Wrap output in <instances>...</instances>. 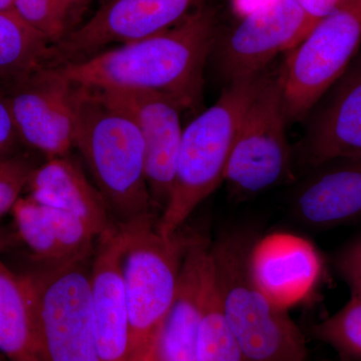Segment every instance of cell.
<instances>
[{"mask_svg": "<svg viewBox=\"0 0 361 361\" xmlns=\"http://www.w3.org/2000/svg\"><path fill=\"white\" fill-rule=\"evenodd\" d=\"M217 35V11L206 2L165 32L58 68L73 85L104 92H155L182 111L197 110Z\"/></svg>", "mask_w": 361, "mask_h": 361, "instance_id": "obj_1", "label": "cell"}, {"mask_svg": "<svg viewBox=\"0 0 361 361\" xmlns=\"http://www.w3.org/2000/svg\"><path fill=\"white\" fill-rule=\"evenodd\" d=\"M75 140L118 224L159 215L146 179V153L134 118L103 90L73 85ZM160 216V215H159Z\"/></svg>", "mask_w": 361, "mask_h": 361, "instance_id": "obj_2", "label": "cell"}, {"mask_svg": "<svg viewBox=\"0 0 361 361\" xmlns=\"http://www.w3.org/2000/svg\"><path fill=\"white\" fill-rule=\"evenodd\" d=\"M255 234L232 230L211 244L214 281L225 322L244 361H306L305 339L288 311L254 283L248 252Z\"/></svg>", "mask_w": 361, "mask_h": 361, "instance_id": "obj_3", "label": "cell"}, {"mask_svg": "<svg viewBox=\"0 0 361 361\" xmlns=\"http://www.w3.org/2000/svg\"><path fill=\"white\" fill-rule=\"evenodd\" d=\"M159 215L118 224L121 269L130 322V361H154L157 341L174 301L183 260L194 233L165 237Z\"/></svg>", "mask_w": 361, "mask_h": 361, "instance_id": "obj_4", "label": "cell"}, {"mask_svg": "<svg viewBox=\"0 0 361 361\" xmlns=\"http://www.w3.org/2000/svg\"><path fill=\"white\" fill-rule=\"evenodd\" d=\"M264 77L263 71L232 80L218 101L183 130L174 185L158 221L163 236L180 231L197 207L224 182L242 116Z\"/></svg>", "mask_w": 361, "mask_h": 361, "instance_id": "obj_5", "label": "cell"}, {"mask_svg": "<svg viewBox=\"0 0 361 361\" xmlns=\"http://www.w3.org/2000/svg\"><path fill=\"white\" fill-rule=\"evenodd\" d=\"M92 259L56 268L37 266L20 274L39 361H99L90 286Z\"/></svg>", "mask_w": 361, "mask_h": 361, "instance_id": "obj_6", "label": "cell"}, {"mask_svg": "<svg viewBox=\"0 0 361 361\" xmlns=\"http://www.w3.org/2000/svg\"><path fill=\"white\" fill-rule=\"evenodd\" d=\"M281 71L265 73L242 116L224 182L239 200L294 179V153L286 135Z\"/></svg>", "mask_w": 361, "mask_h": 361, "instance_id": "obj_7", "label": "cell"}, {"mask_svg": "<svg viewBox=\"0 0 361 361\" xmlns=\"http://www.w3.org/2000/svg\"><path fill=\"white\" fill-rule=\"evenodd\" d=\"M360 45L361 0H343L288 51L281 68L287 121L307 118L343 75Z\"/></svg>", "mask_w": 361, "mask_h": 361, "instance_id": "obj_8", "label": "cell"}, {"mask_svg": "<svg viewBox=\"0 0 361 361\" xmlns=\"http://www.w3.org/2000/svg\"><path fill=\"white\" fill-rule=\"evenodd\" d=\"M207 0H103L94 16L61 44L52 45L54 68L82 61L109 47L165 32Z\"/></svg>", "mask_w": 361, "mask_h": 361, "instance_id": "obj_9", "label": "cell"}, {"mask_svg": "<svg viewBox=\"0 0 361 361\" xmlns=\"http://www.w3.org/2000/svg\"><path fill=\"white\" fill-rule=\"evenodd\" d=\"M306 35V16L297 0H267L240 18L214 49L230 82L263 73L275 56L290 51Z\"/></svg>", "mask_w": 361, "mask_h": 361, "instance_id": "obj_10", "label": "cell"}, {"mask_svg": "<svg viewBox=\"0 0 361 361\" xmlns=\"http://www.w3.org/2000/svg\"><path fill=\"white\" fill-rule=\"evenodd\" d=\"M7 90L21 141L47 160L70 155L75 148L73 85L61 71L47 66Z\"/></svg>", "mask_w": 361, "mask_h": 361, "instance_id": "obj_11", "label": "cell"}, {"mask_svg": "<svg viewBox=\"0 0 361 361\" xmlns=\"http://www.w3.org/2000/svg\"><path fill=\"white\" fill-rule=\"evenodd\" d=\"M247 263L254 283L285 311L313 296L325 269L324 259L310 240L284 231L255 237Z\"/></svg>", "mask_w": 361, "mask_h": 361, "instance_id": "obj_12", "label": "cell"}, {"mask_svg": "<svg viewBox=\"0 0 361 361\" xmlns=\"http://www.w3.org/2000/svg\"><path fill=\"white\" fill-rule=\"evenodd\" d=\"M322 99L308 115L294 159L308 170L336 159L361 158L360 49Z\"/></svg>", "mask_w": 361, "mask_h": 361, "instance_id": "obj_13", "label": "cell"}, {"mask_svg": "<svg viewBox=\"0 0 361 361\" xmlns=\"http://www.w3.org/2000/svg\"><path fill=\"white\" fill-rule=\"evenodd\" d=\"M104 92L134 118L141 130L149 193L154 209L161 215L174 185L184 130L180 126L182 110L172 99L155 92Z\"/></svg>", "mask_w": 361, "mask_h": 361, "instance_id": "obj_14", "label": "cell"}, {"mask_svg": "<svg viewBox=\"0 0 361 361\" xmlns=\"http://www.w3.org/2000/svg\"><path fill=\"white\" fill-rule=\"evenodd\" d=\"M289 211L310 229L361 222V158L336 159L310 169L292 191Z\"/></svg>", "mask_w": 361, "mask_h": 361, "instance_id": "obj_15", "label": "cell"}, {"mask_svg": "<svg viewBox=\"0 0 361 361\" xmlns=\"http://www.w3.org/2000/svg\"><path fill=\"white\" fill-rule=\"evenodd\" d=\"M16 233L40 267L56 268L90 260L99 238L73 214L39 203L28 195L13 206Z\"/></svg>", "mask_w": 361, "mask_h": 361, "instance_id": "obj_16", "label": "cell"}, {"mask_svg": "<svg viewBox=\"0 0 361 361\" xmlns=\"http://www.w3.org/2000/svg\"><path fill=\"white\" fill-rule=\"evenodd\" d=\"M120 230L99 240L90 263L94 336L99 361H130V322L121 269Z\"/></svg>", "mask_w": 361, "mask_h": 361, "instance_id": "obj_17", "label": "cell"}, {"mask_svg": "<svg viewBox=\"0 0 361 361\" xmlns=\"http://www.w3.org/2000/svg\"><path fill=\"white\" fill-rule=\"evenodd\" d=\"M211 263L210 242L193 234L180 267L174 301L159 334L154 361H196L204 288Z\"/></svg>", "mask_w": 361, "mask_h": 361, "instance_id": "obj_18", "label": "cell"}, {"mask_svg": "<svg viewBox=\"0 0 361 361\" xmlns=\"http://www.w3.org/2000/svg\"><path fill=\"white\" fill-rule=\"evenodd\" d=\"M27 187L33 199L77 216L99 239L118 228L96 185L87 179L84 169L71 154L49 159L35 169Z\"/></svg>", "mask_w": 361, "mask_h": 361, "instance_id": "obj_19", "label": "cell"}, {"mask_svg": "<svg viewBox=\"0 0 361 361\" xmlns=\"http://www.w3.org/2000/svg\"><path fill=\"white\" fill-rule=\"evenodd\" d=\"M51 47L16 11L0 13V85L11 87L49 66Z\"/></svg>", "mask_w": 361, "mask_h": 361, "instance_id": "obj_20", "label": "cell"}, {"mask_svg": "<svg viewBox=\"0 0 361 361\" xmlns=\"http://www.w3.org/2000/svg\"><path fill=\"white\" fill-rule=\"evenodd\" d=\"M0 353L7 361H39L33 334L32 310L25 282L21 275L16 274L7 267L1 257Z\"/></svg>", "mask_w": 361, "mask_h": 361, "instance_id": "obj_21", "label": "cell"}, {"mask_svg": "<svg viewBox=\"0 0 361 361\" xmlns=\"http://www.w3.org/2000/svg\"><path fill=\"white\" fill-rule=\"evenodd\" d=\"M97 0H16L14 11L44 35L52 45L61 44L84 23Z\"/></svg>", "mask_w": 361, "mask_h": 361, "instance_id": "obj_22", "label": "cell"}, {"mask_svg": "<svg viewBox=\"0 0 361 361\" xmlns=\"http://www.w3.org/2000/svg\"><path fill=\"white\" fill-rule=\"evenodd\" d=\"M196 361H244L221 310L214 281L213 262L204 288L203 313L197 342Z\"/></svg>", "mask_w": 361, "mask_h": 361, "instance_id": "obj_23", "label": "cell"}, {"mask_svg": "<svg viewBox=\"0 0 361 361\" xmlns=\"http://www.w3.org/2000/svg\"><path fill=\"white\" fill-rule=\"evenodd\" d=\"M312 334L344 361H361V296H351L341 310L314 325Z\"/></svg>", "mask_w": 361, "mask_h": 361, "instance_id": "obj_24", "label": "cell"}, {"mask_svg": "<svg viewBox=\"0 0 361 361\" xmlns=\"http://www.w3.org/2000/svg\"><path fill=\"white\" fill-rule=\"evenodd\" d=\"M35 169L13 156L0 158V216L11 212Z\"/></svg>", "mask_w": 361, "mask_h": 361, "instance_id": "obj_25", "label": "cell"}, {"mask_svg": "<svg viewBox=\"0 0 361 361\" xmlns=\"http://www.w3.org/2000/svg\"><path fill=\"white\" fill-rule=\"evenodd\" d=\"M334 264L348 285L351 296H361V234L337 252Z\"/></svg>", "mask_w": 361, "mask_h": 361, "instance_id": "obj_26", "label": "cell"}, {"mask_svg": "<svg viewBox=\"0 0 361 361\" xmlns=\"http://www.w3.org/2000/svg\"><path fill=\"white\" fill-rule=\"evenodd\" d=\"M20 141L6 94L0 90V158L11 156Z\"/></svg>", "mask_w": 361, "mask_h": 361, "instance_id": "obj_27", "label": "cell"}, {"mask_svg": "<svg viewBox=\"0 0 361 361\" xmlns=\"http://www.w3.org/2000/svg\"><path fill=\"white\" fill-rule=\"evenodd\" d=\"M307 23V33L323 18L341 6L343 0H297Z\"/></svg>", "mask_w": 361, "mask_h": 361, "instance_id": "obj_28", "label": "cell"}, {"mask_svg": "<svg viewBox=\"0 0 361 361\" xmlns=\"http://www.w3.org/2000/svg\"><path fill=\"white\" fill-rule=\"evenodd\" d=\"M265 1L267 0H231V6L235 14H237L239 18H242L257 8Z\"/></svg>", "mask_w": 361, "mask_h": 361, "instance_id": "obj_29", "label": "cell"}, {"mask_svg": "<svg viewBox=\"0 0 361 361\" xmlns=\"http://www.w3.org/2000/svg\"><path fill=\"white\" fill-rule=\"evenodd\" d=\"M16 0H0V13L14 11Z\"/></svg>", "mask_w": 361, "mask_h": 361, "instance_id": "obj_30", "label": "cell"}, {"mask_svg": "<svg viewBox=\"0 0 361 361\" xmlns=\"http://www.w3.org/2000/svg\"><path fill=\"white\" fill-rule=\"evenodd\" d=\"M0 361H7L6 358L4 357V356L2 355L1 353H0Z\"/></svg>", "mask_w": 361, "mask_h": 361, "instance_id": "obj_31", "label": "cell"}]
</instances>
